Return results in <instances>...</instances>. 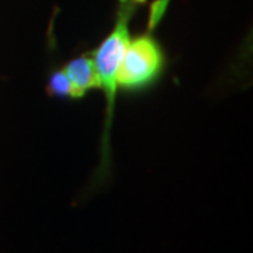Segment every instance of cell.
Listing matches in <instances>:
<instances>
[{
    "label": "cell",
    "mask_w": 253,
    "mask_h": 253,
    "mask_svg": "<svg viewBox=\"0 0 253 253\" xmlns=\"http://www.w3.org/2000/svg\"><path fill=\"white\" fill-rule=\"evenodd\" d=\"M72 84L73 99L84 97L89 91L99 90V81L90 52L82 54L62 66Z\"/></svg>",
    "instance_id": "3957f363"
},
{
    "label": "cell",
    "mask_w": 253,
    "mask_h": 253,
    "mask_svg": "<svg viewBox=\"0 0 253 253\" xmlns=\"http://www.w3.org/2000/svg\"><path fill=\"white\" fill-rule=\"evenodd\" d=\"M166 65V52L152 33L131 37L118 68V91L138 94L149 90L162 79Z\"/></svg>",
    "instance_id": "7a4b0ae2"
},
{
    "label": "cell",
    "mask_w": 253,
    "mask_h": 253,
    "mask_svg": "<svg viewBox=\"0 0 253 253\" xmlns=\"http://www.w3.org/2000/svg\"><path fill=\"white\" fill-rule=\"evenodd\" d=\"M45 91L48 96L55 97V99L75 100L73 99L72 84L62 68L55 69L54 72L49 75L48 82H46Z\"/></svg>",
    "instance_id": "277c9868"
},
{
    "label": "cell",
    "mask_w": 253,
    "mask_h": 253,
    "mask_svg": "<svg viewBox=\"0 0 253 253\" xmlns=\"http://www.w3.org/2000/svg\"><path fill=\"white\" fill-rule=\"evenodd\" d=\"M141 1L144 0H120L114 27L99 45L96 46V49L90 52L97 73L99 90H101L106 99V117H104V128H103L101 149H100L101 156H100V166L97 168L94 176V183L97 184H101L110 176V169H111L110 132L113 126L116 101L118 96L117 72L126 44L129 42L131 38L129 21L134 16L136 3Z\"/></svg>",
    "instance_id": "6da1fadb"
}]
</instances>
